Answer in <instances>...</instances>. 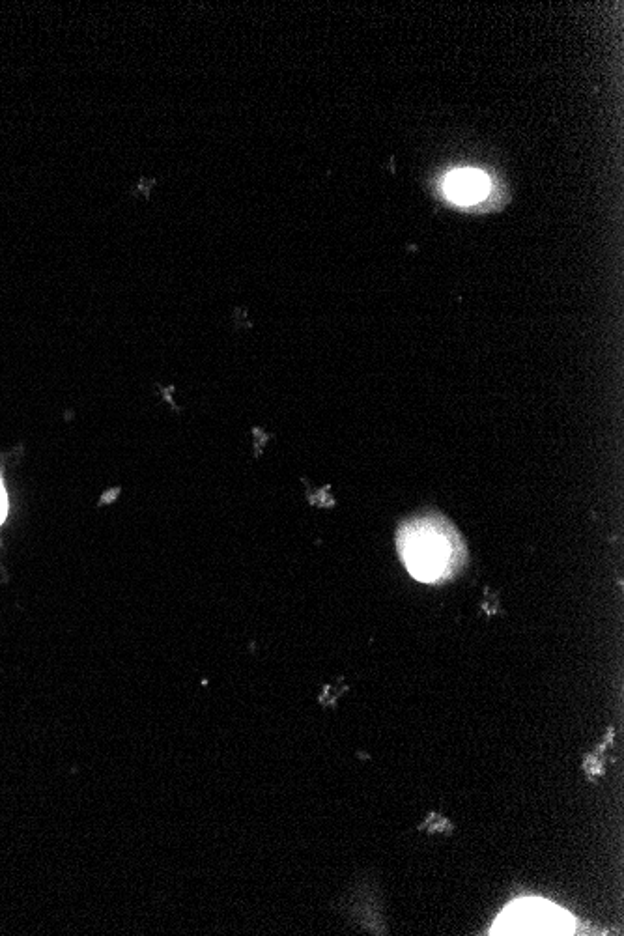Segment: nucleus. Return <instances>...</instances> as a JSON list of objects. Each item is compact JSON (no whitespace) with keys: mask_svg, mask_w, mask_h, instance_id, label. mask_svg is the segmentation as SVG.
<instances>
[{"mask_svg":"<svg viewBox=\"0 0 624 936\" xmlns=\"http://www.w3.org/2000/svg\"><path fill=\"white\" fill-rule=\"evenodd\" d=\"M490 191V180L484 176L483 172L456 171L447 178L445 182V193L447 197L456 202V204H475L483 200Z\"/></svg>","mask_w":624,"mask_h":936,"instance_id":"7ed1b4c3","label":"nucleus"},{"mask_svg":"<svg viewBox=\"0 0 624 936\" xmlns=\"http://www.w3.org/2000/svg\"><path fill=\"white\" fill-rule=\"evenodd\" d=\"M156 185H157L156 178H148V176H142V178H139V180H137V184L133 185V189H131V193H133L135 197H141V199L148 200L150 199V195L154 193V189H156Z\"/></svg>","mask_w":624,"mask_h":936,"instance_id":"20e7f679","label":"nucleus"},{"mask_svg":"<svg viewBox=\"0 0 624 936\" xmlns=\"http://www.w3.org/2000/svg\"><path fill=\"white\" fill-rule=\"evenodd\" d=\"M398 550L415 580L432 583L451 576L464 546L449 525L428 518L402 527Z\"/></svg>","mask_w":624,"mask_h":936,"instance_id":"f257e3e1","label":"nucleus"},{"mask_svg":"<svg viewBox=\"0 0 624 936\" xmlns=\"http://www.w3.org/2000/svg\"><path fill=\"white\" fill-rule=\"evenodd\" d=\"M6 512H8V497H6L4 486H2V481H0V524H2L4 518H6Z\"/></svg>","mask_w":624,"mask_h":936,"instance_id":"39448f33","label":"nucleus"},{"mask_svg":"<svg viewBox=\"0 0 624 936\" xmlns=\"http://www.w3.org/2000/svg\"><path fill=\"white\" fill-rule=\"evenodd\" d=\"M574 920L567 910L542 899H520L505 908L492 935H572Z\"/></svg>","mask_w":624,"mask_h":936,"instance_id":"f03ea898","label":"nucleus"}]
</instances>
